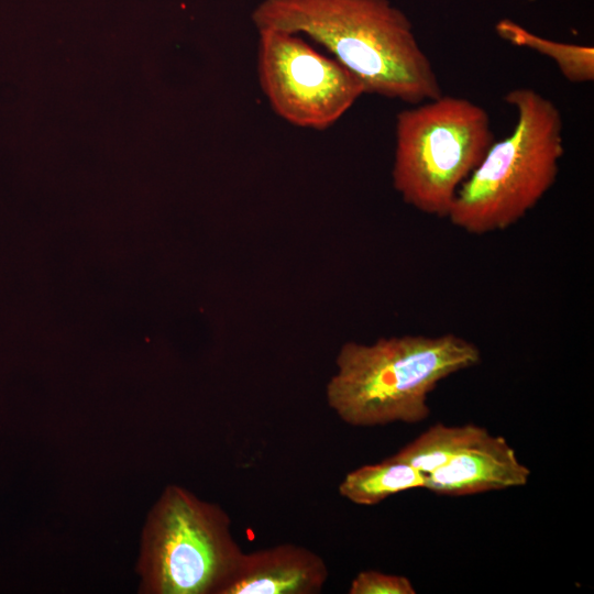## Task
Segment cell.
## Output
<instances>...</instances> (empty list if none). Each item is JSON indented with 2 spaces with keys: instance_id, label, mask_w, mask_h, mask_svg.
Listing matches in <instances>:
<instances>
[{
  "instance_id": "1",
  "label": "cell",
  "mask_w": 594,
  "mask_h": 594,
  "mask_svg": "<svg viewBox=\"0 0 594 594\" xmlns=\"http://www.w3.org/2000/svg\"><path fill=\"white\" fill-rule=\"evenodd\" d=\"M256 30L305 35L362 84L364 94L411 105L442 95L407 15L388 0H262Z\"/></svg>"
},
{
  "instance_id": "2",
  "label": "cell",
  "mask_w": 594,
  "mask_h": 594,
  "mask_svg": "<svg viewBox=\"0 0 594 594\" xmlns=\"http://www.w3.org/2000/svg\"><path fill=\"white\" fill-rule=\"evenodd\" d=\"M481 360L479 346L454 333L349 341L337 355L327 403L353 427L418 424L430 415L428 396L437 385Z\"/></svg>"
},
{
  "instance_id": "3",
  "label": "cell",
  "mask_w": 594,
  "mask_h": 594,
  "mask_svg": "<svg viewBox=\"0 0 594 594\" xmlns=\"http://www.w3.org/2000/svg\"><path fill=\"white\" fill-rule=\"evenodd\" d=\"M516 124L487 150L458 189L447 218L468 233L509 228L532 209L556 183L564 154L563 121L557 106L530 88L508 91Z\"/></svg>"
},
{
  "instance_id": "4",
  "label": "cell",
  "mask_w": 594,
  "mask_h": 594,
  "mask_svg": "<svg viewBox=\"0 0 594 594\" xmlns=\"http://www.w3.org/2000/svg\"><path fill=\"white\" fill-rule=\"evenodd\" d=\"M494 141L488 113L469 99L441 95L404 109L395 123L394 188L420 212L447 218Z\"/></svg>"
},
{
  "instance_id": "5",
  "label": "cell",
  "mask_w": 594,
  "mask_h": 594,
  "mask_svg": "<svg viewBox=\"0 0 594 594\" xmlns=\"http://www.w3.org/2000/svg\"><path fill=\"white\" fill-rule=\"evenodd\" d=\"M243 553L218 504L168 485L142 537L139 573L146 594H217Z\"/></svg>"
},
{
  "instance_id": "6",
  "label": "cell",
  "mask_w": 594,
  "mask_h": 594,
  "mask_svg": "<svg viewBox=\"0 0 594 594\" xmlns=\"http://www.w3.org/2000/svg\"><path fill=\"white\" fill-rule=\"evenodd\" d=\"M258 32L257 74L273 111L288 123L326 130L364 94L360 80L299 34Z\"/></svg>"
},
{
  "instance_id": "7",
  "label": "cell",
  "mask_w": 594,
  "mask_h": 594,
  "mask_svg": "<svg viewBox=\"0 0 594 594\" xmlns=\"http://www.w3.org/2000/svg\"><path fill=\"white\" fill-rule=\"evenodd\" d=\"M323 558L295 544L243 552L217 594H318L328 580Z\"/></svg>"
},
{
  "instance_id": "8",
  "label": "cell",
  "mask_w": 594,
  "mask_h": 594,
  "mask_svg": "<svg viewBox=\"0 0 594 594\" xmlns=\"http://www.w3.org/2000/svg\"><path fill=\"white\" fill-rule=\"evenodd\" d=\"M531 475L502 436L488 431L441 468L425 474L424 488L444 496H466L525 486Z\"/></svg>"
},
{
  "instance_id": "9",
  "label": "cell",
  "mask_w": 594,
  "mask_h": 594,
  "mask_svg": "<svg viewBox=\"0 0 594 594\" xmlns=\"http://www.w3.org/2000/svg\"><path fill=\"white\" fill-rule=\"evenodd\" d=\"M425 474L411 465L384 459L346 473L339 483L340 496L360 506H373L387 497L414 488H424Z\"/></svg>"
},
{
  "instance_id": "10",
  "label": "cell",
  "mask_w": 594,
  "mask_h": 594,
  "mask_svg": "<svg viewBox=\"0 0 594 594\" xmlns=\"http://www.w3.org/2000/svg\"><path fill=\"white\" fill-rule=\"evenodd\" d=\"M486 431L474 424L447 426L438 422L388 458L428 474L448 463Z\"/></svg>"
},
{
  "instance_id": "11",
  "label": "cell",
  "mask_w": 594,
  "mask_h": 594,
  "mask_svg": "<svg viewBox=\"0 0 594 594\" xmlns=\"http://www.w3.org/2000/svg\"><path fill=\"white\" fill-rule=\"evenodd\" d=\"M495 30L502 38L513 45L527 47L551 58L563 77L570 82L584 84L593 81V46L551 41L531 33L510 20H501Z\"/></svg>"
},
{
  "instance_id": "12",
  "label": "cell",
  "mask_w": 594,
  "mask_h": 594,
  "mask_svg": "<svg viewBox=\"0 0 594 594\" xmlns=\"http://www.w3.org/2000/svg\"><path fill=\"white\" fill-rule=\"evenodd\" d=\"M349 594H415L411 581L398 574L376 570L359 572L351 581Z\"/></svg>"
}]
</instances>
